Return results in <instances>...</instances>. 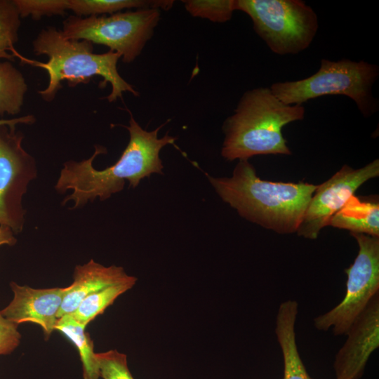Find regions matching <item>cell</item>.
<instances>
[{"instance_id":"ac0fdd59","label":"cell","mask_w":379,"mask_h":379,"mask_svg":"<svg viewBox=\"0 0 379 379\" xmlns=\"http://www.w3.org/2000/svg\"><path fill=\"white\" fill-rule=\"evenodd\" d=\"M27 84L20 71L11 61L0 62V117L21 112Z\"/></svg>"},{"instance_id":"8fae6325","label":"cell","mask_w":379,"mask_h":379,"mask_svg":"<svg viewBox=\"0 0 379 379\" xmlns=\"http://www.w3.org/2000/svg\"><path fill=\"white\" fill-rule=\"evenodd\" d=\"M333 363L335 379H359L371 354L379 346V293L352 322Z\"/></svg>"},{"instance_id":"30bf717a","label":"cell","mask_w":379,"mask_h":379,"mask_svg":"<svg viewBox=\"0 0 379 379\" xmlns=\"http://www.w3.org/2000/svg\"><path fill=\"white\" fill-rule=\"evenodd\" d=\"M379 175V160L357 169L345 165L331 178L317 186L296 231L298 236L316 239L355 192L368 180Z\"/></svg>"},{"instance_id":"ffe728a7","label":"cell","mask_w":379,"mask_h":379,"mask_svg":"<svg viewBox=\"0 0 379 379\" xmlns=\"http://www.w3.org/2000/svg\"><path fill=\"white\" fill-rule=\"evenodd\" d=\"M21 18L13 0H0V60H13L20 54L14 44L18 40Z\"/></svg>"},{"instance_id":"4fadbf2b","label":"cell","mask_w":379,"mask_h":379,"mask_svg":"<svg viewBox=\"0 0 379 379\" xmlns=\"http://www.w3.org/2000/svg\"><path fill=\"white\" fill-rule=\"evenodd\" d=\"M137 278L128 275L122 267L104 266L91 259L75 267L73 281L65 287L58 318L72 314L88 295L106 287L127 282H136Z\"/></svg>"},{"instance_id":"7c38bea8","label":"cell","mask_w":379,"mask_h":379,"mask_svg":"<svg viewBox=\"0 0 379 379\" xmlns=\"http://www.w3.org/2000/svg\"><path fill=\"white\" fill-rule=\"evenodd\" d=\"M10 286L13 297L1 314L18 325L32 322L39 326L48 340L55 331L65 287L34 288L14 281Z\"/></svg>"},{"instance_id":"6da1fadb","label":"cell","mask_w":379,"mask_h":379,"mask_svg":"<svg viewBox=\"0 0 379 379\" xmlns=\"http://www.w3.org/2000/svg\"><path fill=\"white\" fill-rule=\"evenodd\" d=\"M128 112L131 115L129 125L122 126L129 133V142L114 164L103 170L94 168L95 158L106 153V149L100 145H95L94 153L88 159L69 160L64 163L55 190L60 194L72 192L63 199L62 205L72 201V208H78L97 198L105 201L121 191L125 180L135 188L144 178L152 173H162L159 152L166 145L173 144L176 138L168 134L159 138L158 132L163 126L147 131L140 126L131 112Z\"/></svg>"},{"instance_id":"ba28073f","label":"cell","mask_w":379,"mask_h":379,"mask_svg":"<svg viewBox=\"0 0 379 379\" xmlns=\"http://www.w3.org/2000/svg\"><path fill=\"white\" fill-rule=\"evenodd\" d=\"M356 239L359 251L354 262L347 269L346 293L343 300L328 312L313 320L319 331L333 328L335 335L347 331L379 293V237L350 233Z\"/></svg>"},{"instance_id":"7a4b0ae2","label":"cell","mask_w":379,"mask_h":379,"mask_svg":"<svg viewBox=\"0 0 379 379\" xmlns=\"http://www.w3.org/2000/svg\"><path fill=\"white\" fill-rule=\"evenodd\" d=\"M207 176L241 217L281 234L296 232L318 186L261 180L248 160H239L230 178Z\"/></svg>"},{"instance_id":"277c9868","label":"cell","mask_w":379,"mask_h":379,"mask_svg":"<svg viewBox=\"0 0 379 379\" xmlns=\"http://www.w3.org/2000/svg\"><path fill=\"white\" fill-rule=\"evenodd\" d=\"M35 55H46V62L21 60L44 69L48 75L47 86L38 93L47 102L54 100L65 80L73 87L79 84H86L91 78L99 76L102 78L101 87L109 84L111 93L105 97L110 102L122 98L124 92L135 96L139 93L119 74L117 62L121 55L109 51L103 53L93 52V44L86 40L66 38L61 30L54 27L42 29L32 43Z\"/></svg>"},{"instance_id":"e0dca14e","label":"cell","mask_w":379,"mask_h":379,"mask_svg":"<svg viewBox=\"0 0 379 379\" xmlns=\"http://www.w3.org/2000/svg\"><path fill=\"white\" fill-rule=\"evenodd\" d=\"M173 3L171 0H68V10L78 17L100 16L131 8L168 10Z\"/></svg>"},{"instance_id":"cb8c5ba5","label":"cell","mask_w":379,"mask_h":379,"mask_svg":"<svg viewBox=\"0 0 379 379\" xmlns=\"http://www.w3.org/2000/svg\"><path fill=\"white\" fill-rule=\"evenodd\" d=\"M18 324L4 317L0 312V355L9 354L20 345L21 334Z\"/></svg>"},{"instance_id":"603a6c76","label":"cell","mask_w":379,"mask_h":379,"mask_svg":"<svg viewBox=\"0 0 379 379\" xmlns=\"http://www.w3.org/2000/svg\"><path fill=\"white\" fill-rule=\"evenodd\" d=\"M100 377L102 379H134L128 366L127 357L117 350L96 353Z\"/></svg>"},{"instance_id":"5b68a950","label":"cell","mask_w":379,"mask_h":379,"mask_svg":"<svg viewBox=\"0 0 379 379\" xmlns=\"http://www.w3.org/2000/svg\"><path fill=\"white\" fill-rule=\"evenodd\" d=\"M379 76V67L364 60L343 58L337 61L323 58L314 74L297 81H278L270 87L286 105H303L324 95H345L352 99L365 117L379 109L372 88Z\"/></svg>"},{"instance_id":"52a82bcc","label":"cell","mask_w":379,"mask_h":379,"mask_svg":"<svg viewBox=\"0 0 379 379\" xmlns=\"http://www.w3.org/2000/svg\"><path fill=\"white\" fill-rule=\"evenodd\" d=\"M160 10L142 8L109 15H69L63 21L62 34L67 39L104 45L130 63L141 53L160 20Z\"/></svg>"},{"instance_id":"d6986e66","label":"cell","mask_w":379,"mask_h":379,"mask_svg":"<svg viewBox=\"0 0 379 379\" xmlns=\"http://www.w3.org/2000/svg\"><path fill=\"white\" fill-rule=\"evenodd\" d=\"M136 282L112 285L86 296L69 315L85 328Z\"/></svg>"},{"instance_id":"3957f363","label":"cell","mask_w":379,"mask_h":379,"mask_svg":"<svg viewBox=\"0 0 379 379\" xmlns=\"http://www.w3.org/2000/svg\"><path fill=\"white\" fill-rule=\"evenodd\" d=\"M303 105H286L270 87L246 91L234 113L224 121L221 154L228 161L248 160L256 155H291L282 128L302 120Z\"/></svg>"},{"instance_id":"2e32d148","label":"cell","mask_w":379,"mask_h":379,"mask_svg":"<svg viewBox=\"0 0 379 379\" xmlns=\"http://www.w3.org/2000/svg\"><path fill=\"white\" fill-rule=\"evenodd\" d=\"M86 328L69 314L59 318L55 331L62 333L76 347L82 366L83 379H99L100 371L94 345Z\"/></svg>"},{"instance_id":"5bb4252c","label":"cell","mask_w":379,"mask_h":379,"mask_svg":"<svg viewBox=\"0 0 379 379\" xmlns=\"http://www.w3.org/2000/svg\"><path fill=\"white\" fill-rule=\"evenodd\" d=\"M298 312V302L288 300L281 303L276 317L275 334L284 360L283 379H313L298 350L295 331Z\"/></svg>"},{"instance_id":"44dd1931","label":"cell","mask_w":379,"mask_h":379,"mask_svg":"<svg viewBox=\"0 0 379 379\" xmlns=\"http://www.w3.org/2000/svg\"><path fill=\"white\" fill-rule=\"evenodd\" d=\"M182 2L191 15L214 22L230 20L236 11L235 0H186Z\"/></svg>"},{"instance_id":"9c48e42d","label":"cell","mask_w":379,"mask_h":379,"mask_svg":"<svg viewBox=\"0 0 379 379\" xmlns=\"http://www.w3.org/2000/svg\"><path fill=\"white\" fill-rule=\"evenodd\" d=\"M23 138L16 126H0V225L15 234L22 232L25 222L23 196L37 177L36 161L23 148Z\"/></svg>"},{"instance_id":"8992f818","label":"cell","mask_w":379,"mask_h":379,"mask_svg":"<svg viewBox=\"0 0 379 379\" xmlns=\"http://www.w3.org/2000/svg\"><path fill=\"white\" fill-rule=\"evenodd\" d=\"M235 8L249 16L255 33L280 55L309 48L319 29L315 11L301 0H235Z\"/></svg>"},{"instance_id":"d4e9b609","label":"cell","mask_w":379,"mask_h":379,"mask_svg":"<svg viewBox=\"0 0 379 379\" xmlns=\"http://www.w3.org/2000/svg\"><path fill=\"white\" fill-rule=\"evenodd\" d=\"M36 121V118L32 114H27L25 116L15 117L9 119H0V126L9 125L11 126H16L19 124H32Z\"/></svg>"},{"instance_id":"7402d4cb","label":"cell","mask_w":379,"mask_h":379,"mask_svg":"<svg viewBox=\"0 0 379 379\" xmlns=\"http://www.w3.org/2000/svg\"><path fill=\"white\" fill-rule=\"evenodd\" d=\"M20 18L38 20L44 16L62 15L68 10V0H13Z\"/></svg>"},{"instance_id":"484cf974","label":"cell","mask_w":379,"mask_h":379,"mask_svg":"<svg viewBox=\"0 0 379 379\" xmlns=\"http://www.w3.org/2000/svg\"><path fill=\"white\" fill-rule=\"evenodd\" d=\"M12 230L4 225H0V246L3 245L13 246L17 239Z\"/></svg>"},{"instance_id":"9a60e30c","label":"cell","mask_w":379,"mask_h":379,"mask_svg":"<svg viewBox=\"0 0 379 379\" xmlns=\"http://www.w3.org/2000/svg\"><path fill=\"white\" fill-rule=\"evenodd\" d=\"M328 225L350 233L379 237V204L377 199L362 200L353 195L330 220Z\"/></svg>"}]
</instances>
